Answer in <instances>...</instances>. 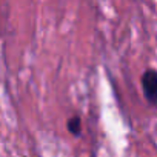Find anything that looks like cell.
<instances>
[{"instance_id":"cell-1","label":"cell","mask_w":157,"mask_h":157,"mask_svg":"<svg viewBox=\"0 0 157 157\" xmlns=\"http://www.w3.org/2000/svg\"><path fill=\"white\" fill-rule=\"evenodd\" d=\"M142 88L146 102L151 106H157V71L146 69L142 75Z\"/></svg>"},{"instance_id":"cell-2","label":"cell","mask_w":157,"mask_h":157,"mask_svg":"<svg viewBox=\"0 0 157 157\" xmlns=\"http://www.w3.org/2000/svg\"><path fill=\"white\" fill-rule=\"evenodd\" d=\"M66 128H68L69 134L78 137V136H80V132H82V120H80V117H77V116L71 117L68 120V123H66Z\"/></svg>"}]
</instances>
